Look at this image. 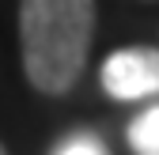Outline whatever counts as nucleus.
I'll use <instances>...</instances> for the list:
<instances>
[{"mask_svg": "<svg viewBox=\"0 0 159 155\" xmlns=\"http://www.w3.org/2000/svg\"><path fill=\"white\" fill-rule=\"evenodd\" d=\"M95 0H19V49L30 87L68 95L87 64Z\"/></svg>", "mask_w": 159, "mask_h": 155, "instance_id": "nucleus-1", "label": "nucleus"}, {"mask_svg": "<svg viewBox=\"0 0 159 155\" xmlns=\"http://www.w3.org/2000/svg\"><path fill=\"white\" fill-rule=\"evenodd\" d=\"M102 87L110 99H148L159 95V53L155 49H121L102 64Z\"/></svg>", "mask_w": 159, "mask_h": 155, "instance_id": "nucleus-2", "label": "nucleus"}, {"mask_svg": "<svg viewBox=\"0 0 159 155\" xmlns=\"http://www.w3.org/2000/svg\"><path fill=\"white\" fill-rule=\"evenodd\" d=\"M129 148L136 155H159V106L144 110L129 125Z\"/></svg>", "mask_w": 159, "mask_h": 155, "instance_id": "nucleus-3", "label": "nucleus"}, {"mask_svg": "<svg viewBox=\"0 0 159 155\" xmlns=\"http://www.w3.org/2000/svg\"><path fill=\"white\" fill-rule=\"evenodd\" d=\"M53 155H106V148L98 144L91 132H72L68 140L57 144V151H53Z\"/></svg>", "mask_w": 159, "mask_h": 155, "instance_id": "nucleus-4", "label": "nucleus"}, {"mask_svg": "<svg viewBox=\"0 0 159 155\" xmlns=\"http://www.w3.org/2000/svg\"><path fill=\"white\" fill-rule=\"evenodd\" d=\"M0 155H8V151H4V148H0Z\"/></svg>", "mask_w": 159, "mask_h": 155, "instance_id": "nucleus-5", "label": "nucleus"}]
</instances>
